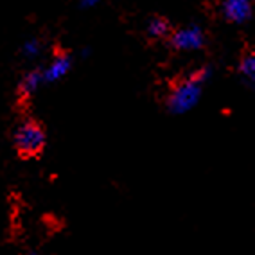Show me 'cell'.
I'll use <instances>...</instances> for the list:
<instances>
[{
  "mask_svg": "<svg viewBox=\"0 0 255 255\" xmlns=\"http://www.w3.org/2000/svg\"><path fill=\"white\" fill-rule=\"evenodd\" d=\"M210 76H212V67L205 65V67L194 70L185 78L178 79L171 87L167 97H165V108H167L169 114L183 115L187 112H191L200 103L203 87L210 79Z\"/></svg>",
  "mask_w": 255,
  "mask_h": 255,
  "instance_id": "cell-1",
  "label": "cell"
},
{
  "mask_svg": "<svg viewBox=\"0 0 255 255\" xmlns=\"http://www.w3.org/2000/svg\"><path fill=\"white\" fill-rule=\"evenodd\" d=\"M13 146L20 158H38L47 147V129L36 119H23L13 131Z\"/></svg>",
  "mask_w": 255,
  "mask_h": 255,
  "instance_id": "cell-2",
  "label": "cell"
},
{
  "mask_svg": "<svg viewBox=\"0 0 255 255\" xmlns=\"http://www.w3.org/2000/svg\"><path fill=\"white\" fill-rule=\"evenodd\" d=\"M169 43L174 50H182V52H192V50H200L205 47V31L198 23H189L180 29H173L169 34Z\"/></svg>",
  "mask_w": 255,
  "mask_h": 255,
  "instance_id": "cell-3",
  "label": "cell"
},
{
  "mask_svg": "<svg viewBox=\"0 0 255 255\" xmlns=\"http://www.w3.org/2000/svg\"><path fill=\"white\" fill-rule=\"evenodd\" d=\"M219 13L227 22L243 25L254 18L252 0H219Z\"/></svg>",
  "mask_w": 255,
  "mask_h": 255,
  "instance_id": "cell-4",
  "label": "cell"
},
{
  "mask_svg": "<svg viewBox=\"0 0 255 255\" xmlns=\"http://www.w3.org/2000/svg\"><path fill=\"white\" fill-rule=\"evenodd\" d=\"M74 67V58L67 50H56L50 63L47 67H41V76L43 83H56L69 76V72Z\"/></svg>",
  "mask_w": 255,
  "mask_h": 255,
  "instance_id": "cell-5",
  "label": "cell"
},
{
  "mask_svg": "<svg viewBox=\"0 0 255 255\" xmlns=\"http://www.w3.org/2000/svg\"><path fill=\"white\" fill-rule=\"evenodd\" d=\"M43 85V76H41V67L38 69L29 70L18 83V99L20 103H27L34 94L38 92V88Z\"/></svg>",
  "mask_w": 255,
  "mask_h": 255,
  "instance_id": "cell-6",
  "label": "cell"
},
{
  "mask_svg": "<svg viewBox=\"0 0 255 255\" xmlns=\"http://www.w3.org/2000/svg\"><path fill=\"white\" fill-rule=\"evenodd\" d=\"M173 32V25L165 16L155 14L146 22V34L151 40H165Z\"/></svg>",
  "mask_w": 255,
  "mask_h": 255,
  "instance_id": "cell-7",
  "label": "cell"
},
{
  "mask_svg": "<svg viewBox=\"0 0 255 255\" xmlns=\"http://www.w3.org/2000/svg\"><path fill=\"white\" fill-rule=\"evenodd\" d=\"M239 74L243 76L248 85H254V78H255V54L252 50L245 52L241 56V61H239Z\"/></svg>",
  "mask_w": 255,
  "mask_h": 255,
  "instance_id": "cell-8",
  "label": "cell"
},
{
  "mask_svg": "<svg viewBox=\"0 0 255 255\" xmlns=\"http://www.w3.org/2000/svg\"><path fill=\"white\" fill-rule=\"evenodd\" d=\"M41 50H43V41H41L40 38L34 36V38H27V40L23 41L20 52H22L27 59H34L41 54Z\"/></svg>",
  "mask_w": 255,
  "mask_h": 255,
  "instance_id": "cell-9",
  "label": "cell"
},
{
  "mask_svg": "<svg viewBox=\"0 0 255 255\" xmlns=\"http://www.w3.org/2000/svg\"><path fill=\"white\" fill-rule=\"evenodd\" d=\"M105 0H78V7L83 11H90V9H96L103 4Z\"/></svg>",
  "mask_w": 255,
  "mask_h": 255,
  "instance_id": "cell-10",
  "label": "cell"
},
{
  "mask_svg": "<svg viewBox=\"0 0 255 255\" xmlns=\"http://www.w3.org/2000/svg\"><path fill=\"white\" fill-rule=\"evenodd\" d=\"M27 255H38L36 252H31V254H27Z\"/></svg>",
  "mask_w": 255,
  "mask_h": 255,
  "instance_id": "cell-11",
  "label": "cell"
},
{
  "mask_svg": "<svg viewBox=\"0 0 255 255\" xmlns=\"http://www.w3.org/2000/svg\"><path fill=\"white\" fill-rule=\"evenodd\" d=\"M200 2H212V0H200Z\"/></svg>",
  "mask_w": 255,
  "mask_h": 255,
  "instance_id": "cell-12",
  "label": "cell"
}]
</instances>
